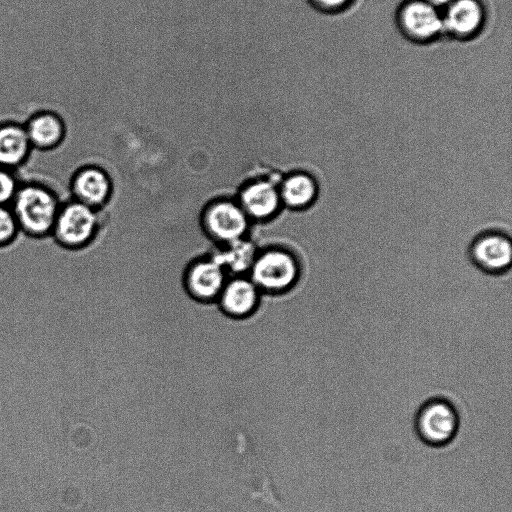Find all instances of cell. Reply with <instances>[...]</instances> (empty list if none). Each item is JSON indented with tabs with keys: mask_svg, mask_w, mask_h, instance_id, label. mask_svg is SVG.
Masks as SVG:
<instances>
[{
	"mask_svg": "<svg viewBox=\"0 0 512 512\" xmlns=\"http://www.w3.org/2000/svg\"><path fill=\"white\" fill-rule=\"evenodd\" d=\"M249 271L250 279L260 291L282 293L295 286L301 269L293 253L271 248L257 253Z\"/></svg>",
	"mask_w": 512,
	"mask_h": 512,
	"instance_id": "4",
	"label": "cell"
},
{
	"mask_svg": "<svg viewBox=\"0 0 512 512\" xmlns=\"http://www.w3.org/2000/svg\"><path fill=\"white\" fill-rule=\"evenodd\" d=\"M226 282V270L214 256L194 262L185 276L190 295L204 302L218 299Z\"/></svg>",
	"mask_w": 512,
	"mask_h": 512,
	"instance_id": "9",
	"label": "cell"
},
{
	"mask_svg": "<svg viewBox=\"0 0 512 512\" xmlns=\"http://www.w3.org/2000/svg\"><path fill=\"white\" fill-rule=\"evenodd\" d=\"M54 189L39 181H24L10 204L20 233L40 240L51 237L60 205Z\"/></svg>",
	"mask_w": 512,
	"mask_h": 512,
	"instance_id": "1",
	"label": "cell"
},
{
	"mask_svg": "<svg viewBox=\"0 0 512 512\" xmlns=\"http://www.w3.org/2000/svg\"><path fill=\"white\" fill-rule=\"evenodd\" d=\"M20 233L10 206L0 205V248L11 245Z\"/></svg>",
	"mask_w": 512,
	"mask_h": 512,
	"instance_id": "17",
	"label": "cell"
},
{
	"mask_svg": "<svg viewBox=\"0 0 512 512\" xmlns=\"http://www.w3.org/2000/svg\"><path fill=\"white\" fill-rule=\"evenodd\" d=\"M460 429L456 406L444 397H431L415 413L414 430L418 439L432 448L452 443Z\"/></svg>",
	"mask_w": 512,
	"mask_h": 512,
	"instance_id": "2",
	"label": "cell"
},
{
	"mask_svg": "<svg viewBox=\"0 0 512 512\" xmlns=\"http://www.w3.org/2000/svg\"><path fill=\"white\" fill-rule=\"evenodd\" d=\"M238 203L250 220L270 219L282 205L278 185L269 179L249 182L242 188Z\"/></svg>",
	"mask_w": 512,
	"mask_h": 512,
	"instance_id": "10",
	"label": "cell"
},
{
	"mask_svg": "<svg viewBox=\"0 0 512 512\" xmlns=\"http://www.w3.org/2000/svg\"><path fill=\"white\" fill-rule=\"evenodd\" d=\"M278 188L282 204L294 210H303L311 206L319 192L316 179L303 171L289 174Z\"/></svg>",
	"mask_w": 512,
	"mask_h": 512,
	"instance_id": "15",
	"label": "cell"
},
{
	"mask_svg": "<svg viewBox=\"0 0 512 512\" xmlns=\"http://www.w3.org/2000/svg\"><path fill=\"white\" fill-rule=\"evenodd\" d=\"M23 125L32 148L39 151L56 149L66 137L64 119L52 110H40L33 113Z\"/></svg>",
	"mask_w": 512,
	"mask_h": 512,
	"instance_id": "11",
	"label": "cell"
},
{
	"mask_svg": "<svg viewBox=\"0 0 512 512\" xmlns=\"http://www.w3.org/2000/svg\"><path fill=\"white\" fill-rule=\"evenodd\" d=\"M435 8L447 7L453 0H425Z\"/></svg>",
	"mask_w": 512,
	"mask_h": 512,
	"instance_id": "20",
	"label": "cell"
},
{
	"mask_svg": "<svg viewBox=\"0 0 512 512\" xmlns=\"http://www.w3.org/2000/svg\"><path fill=\"white\" fill-rule=\"evenodd\" d=\"M202 221L207 234L226 245L244 239L250 225V218L240 204L228 199L210 203Z\"/></svg>",
	"mask_w": 512,
	"mask_h": 512,
	"instance_id": "5",
	"label": "cell"
},
{
	"mask_svg": "<svg viewBox=\"0 0 512 512\" xmlns=\"http://www.w3.org/2000/svg\"><path fill=\"white\" fill-rule=\"evenodd\" d=\"M98 227L97 210L70 198L60 205L51 237L61 248L80 250L95 238Z\"/></svg>",
	"mask_w": 512,
	"mask_h": 512,
	"instance_id": "3",
	"label": "cell"
},
{
	"mask_svg": "<svg viewBox=\"0 0 512 512\" xmlns=\"http://www.w3.org/2000/svg\"><path fill=\"white\" fill-rule=\"evenodd\" d=\"M442 15L443 29L457 38H469L483 25L484 8L479 0H453Z\"/></svg>",
	"mask_w": 512,
	"mask_h": 512,
	"instance_id": "12",
	"label": "cell"
},
{
	"mask_svg": "<svg viewBox=\"0 0 512 512\" xmlns=\"http://www.w3.org/2000/svg\"><path fill=\"white\" fill-rule=\"evenodd\" d=\"M257 255L251 241L244 239L227 244V248L216 253L214 257L222 264L225 270L234 273H243L250 270Z\"/></svg>",
	"mask_w": 512,
	"mask_h": 512,
	"instance_id": "16",
	"label": "cell"
},
{
	"mask_svg": "<svg viewBox=\"0 0 512 512\" xmlns=\"http://www.w3.org/2000/svg\"><path fill=\"white\" fill-rule=\"evenodd\" d=\"M20 183L15 170L0 166V205L10 206Z\"/></svg>",
	"mask_w": 512,
	"mask_h": 512,
	"instance_id": "18",
	"label": "cell"
},
{
	"mask_svg": "<svg viewBox=\"0 0 512 512\" xmlns=\"http://www.w3.org/2000/svg\"><path fill=\"white\" fill-rule=\"evenodd\" d=\"M32 150L22 123L0 122V166L16 171L27 162Z\"/></svg>",
	"mask_w": 512,
	"mask_h": 512,
	"instance_id": "14",
	"label": "cell"
},
{
	"mask_svg": "<svg viewBox=\"0 0 512 512\" xmlns=\"http://www.w3.org/2000/svg\"><path fill=\"white\" fill-rule=\"evenodd\" d=\"M260 290L250 278L243 276L227 280L219 297L223 312L234 318L252 314L259 303Z\"/></svg>",
	"mask_w": 512,
	"mask_h": 512,
	"instance_id": "13",
	"label": "cell"
},
{
	"mask_svg": "<svg viewBox=\"0 0 512 512\" xmlns=\"http://www.w3.org/2000/svg\"><path fill=\"white\" fill-rule=\"evenodd\" d=\"M314 7L326 11L336 12L350 4L352 0H310Z\"/></svg>",
	"mask_w": 512,
	"mask_h": 512,
	"instance_id": "19",
	"label": "cell"
},
{
	"mask_svg": "<svg viewBox=\"0 0 512 512\" xmlns=\"http://www.w3.org/2000/svg\"><path fill=\"white\" fill-rule=\"evenodd\" d=\"M69 189L72 199L98 210L109 200L112 183L101 167L85 165L72 174Z\"/></svg>",
	"mask_w": 512,
	"mask_h": 512,
	"instance_id": "8",
	"label": "cell"
},
{
	"mask_svg": "<svg viewBox=\"0 0 512 512\" xmlns=\"http://www.w3.org/2000/svg\"><path fill=\"white\" fill-rule=\"evenodd\" d=\"M397 21L401 32L415 42L431 41L444 30L439 10L425 0H408L403 3Z\"/></svg>",
	"mask_w": 512,
	"mask_h": 512,
	"instance_id": "6",
	"label": "cell"
},
{
	"mask_svg": "<svg viewBox=\"0 0 512 512\" xmlns=\"http://www.w3.org/2000/svg\"><path fill=\"white\" fill-rule=\"evenodd\" d=\"M469 253L472 262L481 270L493 274L502 273L511 264V240L501 231L484 232L473 240Z\"/></svg>",
	"mask_w": 512,
	"mask_h": 512,
	"instance_id": "7",
	"label": "cell"
}]
</instances>
